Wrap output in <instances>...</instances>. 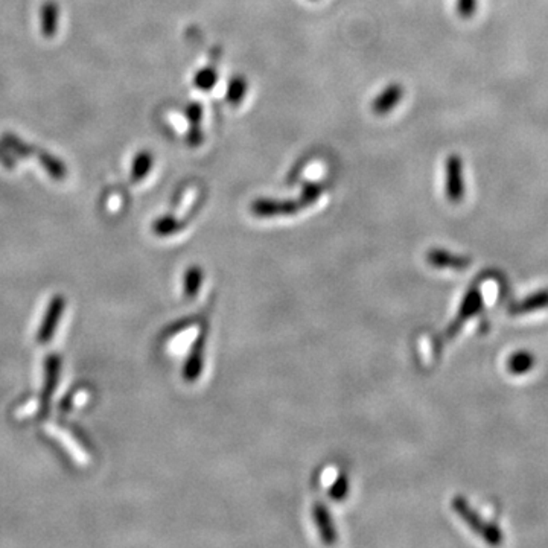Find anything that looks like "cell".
Instances as JSON below:
<instances>
[{
	"label": "cell",
	"instance_id": "cell-1",
	"mask_svg": "<svg viewBox=\"0 0 548 548\" xmlns=\"http://www.w3.org/2000/svg\"><path fill=\"white\" fill-rule=\"evenodd\" d=\"M464 174L463 160L459 154L448 155L445 163V192L451 203H459L464 197Z\"/></svg>",
	"mask_w": 548,
	"mask_h": 548
},
{
	"label": "cell",
	"instance_id": "cell-2",
	"mask_svg": "<svg viewBox=\"0 0 548 548\" xmlns=\"http://www.w3.org/2000/svg\"><path fill=\"white\" fill-rule=\"evenodd\" d=\"M252 212L258 216H276V215H291L304 209L300 201L291 200H271L261 198L252 203Z\"/></svg>",
	"mask_w": 548,
	"mask_h": 548
},
{
	"label": "cell",
	"instance_id": "cell-3",
	"mask_svg": "<svg viewBox=\"0 0 548 548\" xmlns=\"http://www.w3.org/2000/svg\"><path fill=\"white\" fill-rule=\"evenodd\" d=\"M64 306H66V301H64V299L61 296H57V297L52 299L48 311H46L43 323L40 326L39 337H37L41 344H48L52 340L55 331H57L60 318L63 315Z\"/></svg>",
	"mask_w": 548,
	"mask_h": 548
},
{
	"label": "cell",
	"instance_id": "cell-4",
	"mask_svg": "<svg viewBox=\"0 0 548 548\" xmlns=\"http://www.w3.org/2000/svg\"><path fill=\"white\" fill-rule=\"evenodd\" d=\"M481 306H483L481 292L477 288H471L463 300L459 314H457V318L454 320V323L450 326V329H448V335L454 337L457 332H459L460 326L466 322V320H468L471 315L477 314L481 309Z\"/></svg>",
	"mask_w": 548,
	"mask_h": 548
},
{
	"label": "cell",
	"instance_id": "cell-5",
	"mask_svg": "<svg viewBox=\"0 0 548 548\" xmlns=\"http://www.w3.org/2000/svg\"><path fill=\"white\" fill-rule=\"evenodd\" d=\"M402 96H404V87L399 84H390L384 89L381 93L373 99L372 103V112L378 116L389 115L393 108H395Z\"/></svg>",
	"mask_w": 548,
	"mask_h": 548
},
{
	"label": "cell",
	"instance_id": "cell-6",
	"mask_svg": "<svg viewBox=\"0 0 548 548\" xmlns=\"http://www.w3.org/2000/svg\"><path fill=\"white\" fill-rule=\"evenodd\" d=\"M44 428H46V431L51 433L53 437L58 438V441L64 445V448H66V450L69 451V454L79 464H87L89 463V460H90L89 454L84 450H82V446L75 441V437H72L69 434V431H66V429L58 426V425H55V424H48Z\"/></svg>",
	"mask_w": 548,
	"mask_h": 548
},
{
	"label": "cell",
	"instance_id": "cell-7",
	"mask_svg": "<svg viewBox=\"0 0 548 548\" xmlns=\"http://www.w3.org/2000/svg\"><path fill=\"white\" fill-rule=\"evenodd\" d=\"M548 308V289H541L537 292H533L524 300H521L519 304L510 308L511 314H528V313H535V311H541Z\"/></svg>",
	"mask_w": 548,
	"mask_h": 548
},
{
	"label": "cell",
	"instance_id": "cell-8",
	"mask_svg": "<svg viewBox=\"0 0 548 548\" xmlns=\"http://www.w3.org/2000/svg\"><path fill=\"white\" fill-rule=\"evenodd\" d=\"M454 509H455L457 514H459L464 519V523L474 530V532L480 533L483 537L486 536L489 526L484 524L483 521L480 519V516L475 514V511H472V509L468 506V502L464 501V498H460V497L455 498L454 500Z\"/></svg>",
	"mask_w": 548,
	"mask_h": 548
},
{
	"label": "cell",
	"instance_id": "cell-9",
	"mask_svg": "<svg viewBox=\"0 0 548 548\" xmlns=\"http://www.w3.org/2000/svg\"><path fill=\"white\" fill-rule=\"evenodd\" d=\"M58 373H60V360L57 358V356H51V358L48 360V365H46V384H44L43 396H41V404L44 408H48L49 400L55 391V387H57Z\"/></svg>",
	"mask_w": 548,
	"mask_h": 548
},
{
	"label": "cell",
	"instance_id": "cell-10",
	"mask_svg": "<svg viewBox=\"0 0 548 548\" xmlns=\"http://www.w3.org/2000/svg\"><path fill=\"white\" fill-rule=\"evenodd\" d=\"M535 367V356L528 351H518L507 360V370L511 374H524Z\"/></svg>",
	"mask_w": 548,
	"mask_h": 548
},
{
	"label": "cell",
	"instance_id": "cell-11",
	"mask_svg": "<svg viewBox=\"0 0 548 548\" xmlns=\"http://www.w3.org/2000/svg\"><path fill=\"white\" fill-rule=\"evenodd\" d=\"M203 349H204V338L201 335L197 340L194 351H192L189 360L186 363L185 378L188 381H194L198 378L201 367H203Z\"/></svg>",
	"mask_w": 548,
	"mask_h": 548
},
{
	"label": "cell",
	"instance_id": "cell-12",
	"mask_svg": "<svg viewBox=\"0 0 548 548\" xmlns=\"http://www.w3.org/2000/svg\"><path fill=\"white\" fill-rule=\"evenodd\" d=\"M428 259L431 263L437 265V267H455V268H462L466 263L469 262V259L460 258V256H455L448 253L445 250H433L428 254Z\"/></svg>",
	"mask_w": 548,
	"mask_h": 548
},
{
	"label": "cell",
	"instance_id": "cell-13",
	"mask_svg": "<svg viewBox=\"0 0 548 548\" xmlns=\"http://www.w3.org/2000/svg\"><path fill=\"white\" fill-rule=\"evenodd\" d=\"M314 515H315L317 524H318V528H320V533H322L323 541L327 542V544L335 542V530L332 527L331 518H329V515L326 514L325 507L317 504L314 507Z\"/></svg>",
	"mask_w": 548,
	"mask_h": 548
},
{
	"label": "cell",
	"instance_id": "cell-14",
	"mask_svg": "<svg viewBox=\"0 0 548 548\" xmlns=\"http://www.w3.org/2000/svg\"><path fill=\"white\" fill-rule=\"evenodd\" d=\"M245 93H247V81L245 78L242 77H233L230 81H228V86H227V100L232 105H237L241 104L244 98H245Z\"/></svg>",
	"mask_w": 548,
	"mask_h": 548
},
{
	"label": "cell",
	"instance_id": "cell-15",
	"mask_svg": "<svg viewBox=\"0 0 548 548\" xmlns=\"http://www.w3.org/2000/svg\"><path fill=\"white\" fill-rule=\"evenodd\" d=\"M201 283V270L198 267H192L186 273V282H185V292L188 297H195L198 288Z\"/></svg>",
	"mask_w": 548,
	"mask_h": 548
},
{
	"label": "cell",
	"instance_id": "cell-16",
	"mask_svg": "<svg viewBox=\"0 0 548 548\" xmlns=\"http://www.w3.org/2000/svg\"><path fill=\"white\" fill-rule=\"evenodd\" d=\"M322 192H323L322 185H317V183H311V185H306L304 192H301L300 200H299L301 207H308L309 204L315 203V201L320 198V195H322Z\"/></svg>",
	"mask_w": 548,
	"mask_h": 548
},
{
	"label": "cell",
	"instance_id": "cell-17",
	"mask_svg": "<svg viewBox=\"0 0 548 548\" xmlns=\"http://www.w3.org/2000/svg\"><path fill=\"white\" fill-rule=\"evenodd\" d=\"M216 78H218L216 72L212 67H206V69H203V70L197 73L195 84L201 90H210L215 86Z\"/></svg>",
	"mask_w": 548,
	"mask_h": 548
},
{
	"label": "cell",
	"instance_id": "cell-18",
	"mask_svg": "<svg viewBox=\"0 0 548 548\" xmlns=\"http://www.w3.org/2000/svg\"><path fill=\"white\" fill-rule=\"evenodd\" d=\"M89 396H90V395H89V391L84 390V389L78 390V391H75V393H72V395H70L66 400H64L63 410H64V411H70V410H73V408H78V407H81V405H84L86 402L89 400Z\"/></svg>",
	"mask_w": 548,
	"mask_h": 548
},
{
	"label": "cell",
	"instance_id": "cell-19",
	"mask_svg": "<svg viewBox=\"0 0 548 548\" xmlns=\"http://www.w3.org/2000/svg\"><path fill=\"white\" fill-rule=\"evenodd\" d=\"M478 0H457V14L462 18H471L477 11Z\"/></svg>",
	"mask_w": 548,
	"mask_h": 548
},
{
	"label": "cell",
	"instance_id": "cell-20",
	"mask_svg": "<svg viewBox=\"0 0 548 548\" xmlns=\"http://www.w3.org/2000/svg\"><path fill=\"white\" fill-rule=\"evenodd\" d=\"M177 228H178V226L172 218L171 219L164 218V219H162V221L155 224L154 230H155V233H159V235H169V233H176Z\"/></svg>",
	"mask_w": 548,
	"mask_h": 548
},
{
	"label": "cell",
	"instance_id": "cell-21",
	"mask_svg": "<svg viewBox=\"0 0 548 548\" xmlns=\"http://www.w3.org/2000/svg\"><path fill=\"white\" fill-rule=\"evenodd\" d=\"M39 407H40V402H39V400H35V399H32V400L27 402V404L22 405V407H18V408L15 410V417L23 419V417H27V416H32V415L35 413V411L39 410Z\"/></svg>",
	"mask_w": 548,
	"mask_h": 548
},
{
	"label": "cell",
	"instance_id": "cell-22",
	"mask_svg": "<svg viewBox=\"0 0 548 548\" xmlns=\"http://www.w3.org/2000/svg\"><path fill=\"white\" fill-rule=\"evenodd\" d=\"M346 492H347V481H346L344 477H341L340 480H338L334 484V489L331 490V495L334 498H337V500H340V498H343L346 495Z\"/></svg>",
	"mask_w": 548,
	"mask_h": 548
}]
</instances>
